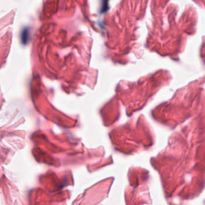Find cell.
Returning <instances> with one entry per match:
<instances>
[{"instance_id": "6da1fadb", "label": "cell", "mask_w": 205, "mask_h": 205, "mask_svg": "<svg viewBox=\"0 0 205 205\" xmlns=\"http://www.w3.org/2000/svg\"><path fill=\"white\" fill-rule=\"evenodd\" d=\"M29 37H30L29 29L28 28H24L22 31L21 32V39L22 43L24 44H26L29 40Z\"/></svg>"}, {"instance_id": "7a4b0ae2", "label": "cell", "mask_w": 205, "mask_h": 205, "mask_svg": "<svg viewBox=\"0 0 205 205\" xmlns=\"http://www.w3.org/2000/svg\"><path fill=\"white\" fill-rule=\"evenodd\" d=\"M109 1L110 0H102L101 12L102 13H106L109 9Z\"/></svg>"}]
</instances>
